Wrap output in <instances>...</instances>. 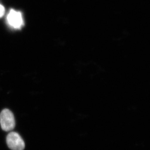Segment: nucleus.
Wrapping results in <instances>:
<instances>
[{
	"label": "nucleus",
	"mask_w": 150,
	"mask_h": 150,
	"mask_svg": "<svg viewBox=\"0 0 150 150\" xmlns=\"http://www.w3.org/2000/svg\"><path fill=\"white\" fill-rule=\"evenodd\" d=\"M7 23L11 27L14 29H21L24 25L23 15L18 11L11 9L7 16Z\"/></svg>",
	"instance_id": "3"
},
{
	"label": "nucleus",
	"mask_w": 150,
	"mask_h": 150,
	"mask_svg": "<svg viewBox=\"0 0 150 150\" xmlns=\"http://www.w3.org/2000/svg\"><path fill=\"white\" fill-rule=\"evenodd\" d=\"M5 13V9L2 4H0V18L3 17Z\"/></svg>",
	"instance_id": "4"
},
{
	"label": "nucleus",
	"mask_w": 150,
	"mask_h": 150,
	"mask_svg": "<svg viewBox=\"0 0 150 150\" xmlns=\"http://www.w3.org/2000/svg\"><path fill=\"white\" fill-rule=\"evenodd\" d=\"M6 143L12 150H23L25 148L24 141L18 133L12 132L6 136Z\"/></svg>",
	"instance_id": "2"
},
{
	"label": "nucleus",
	"mask_w": 150,
	"mask_h": 150,
	"mask_svg": "<svg viewBox=\"0 0 150 150\" xmlns=\"http://www.w3.org/2000/svg\"><path fill=\"white\" fill-rule=\"evenodd\" d=\"M0 124L1 129L6 132L14 129L15 126L14 116L11 111L4 109L0 114Z\"/></svg>",
	"instance_id": "1"
}]
</instances>
